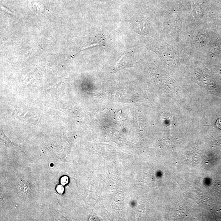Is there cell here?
Listing matches in <instances>:
<instances>
[{"instance_id": "cell-1", "label": "cell", "mask_w": 221, "mask_h": 221, "mask_svg": "<svg viewBox=\"0 0 221 221\" xmlns=\"http://www.w3.org/2000/svg\"><path fill=\"white\" fill-rule=\"evenodd\" d=\"M17 189L19 195L23 198L28 197L31 194L32 190L31 185L22 179V180H20Z\"/></svg>"}, {"instance_id": "cell-2", "label": "cell", "mask_w": 221, "mask_h": 221, "mask_svg": "<svg viewBox=\"0 0 221 221\" xmlns=\"http://www.w3.org/2000/svg\"><path fill=\"white\" fill-rule=\"evenodd\" d=\"M31 3H32V6H33V9H34V10L40 13H44L45 12L46 9L41 4L36 1L33 2Z\"/></svg>"}, {"instance_id": "cell-3", "label": "cell", "mask_w": 221, "mask_h": 221, "mask_svg": "<svg viewBox=\"0 0 221 221\" xmlns=\"http://www.w3.org/2000/svg\"><path fill=\"white\" fill-rule=\"evenodd\" d=\"M60 182L62 185H65L67 184L68 182V177L66 176H63L61 178Z\"/></svg>"}, {"instance_id": "cell-4", "label": "cell", "mask_w": 221, "mask_h": 221, "mask_svg": "<svg viewBox=\"0 0 221 221\" xmlns=\"http://www.w3.org/2000/svg\"><path fill=\"white\" fill-rule=\"evenodd\" d=\"M1 10H2L3 11H4L6 13H8V14H10V15H14V13L11 12L9 9H7L6 7L4 6L3 5H1Z\"/></svg>"}, {"instance_id": "cell-5", "label": "cell", "mask_w": 221, "mask_h": 221, "mask_svg": "<svg viewBox=\"0 0 221 221\" xmlns=\"http://www.w3.org/2000/svg\"><path fill=\"white\" fill-rule=\"evenodd\" d=\"M101 45V43H96L94 44H91V45H90L88 46H86V47H84L81 50V51H82V50H85V49H87V48H91V47H94V46H99V45Z\"/></svg>"}, {"instance_id": "cell-6", "label": "cell", "mask_w": 221, "mask_h": 221, "mask_svg": "<svg viewBox=\"0 0 221 221\" xmlns=\"http://www.w3.org/2000/svg\"><path fill=\"white\" fill-rule=\"evenodd\" d=\"M56 190H57V191L59 193H62L63 192V190H64V188H63V187L62 185H59L57 186Z\"/></svg>"}, {"instance_id": "cell-7", "label": "cell", "mask_w": 221, "mask_h": 221, "mask_svg": "<svg viewBox=\"0 0 221 221\" xmlns=\"http://www.w3.org/2000/svg\"><path fill=\"white\" fill-rule=\"evenodd\" d=\"M216 125L219 128L221 129V118H220V119L217 120Z\"/></svg>"}]
</instances>
